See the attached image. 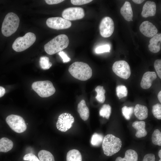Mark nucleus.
I'll return each instance as SVG.
<instances>
[{
    "label": "nucleus",
    "instance_id": "obj_1",
    "mask_svg": "<svg viewBox=\"0 0 161 161\" xmlns=\"http://www.w3.org/2000/svg\"><path fill=\"white\" fill-rule=\"evenodd\" d=\"M69 71L75 78L82 81H85L90 78L92 75L91 68L86 63L76 61L70 66Z\"/></svg>",
    "mask_w": 161,
    "mask_h": 161
},
{
    "label": "nucleus",
    "instance_id": "obj_2",
    "mask_svg": "<svg viewBox=\"0 0 161 161\" xmlns=\"http://www.w3.org/2000/svg\"><path fill=\"white\" fill-rule=\"evenodd\" d=\"M69 42L68 38L66 35L60 34L46 44L44 46V49L48 54L53 55L67 47Z\"/></svg>",
    "mask_w": 161,
    "mask_h": 161
},
{
    "label": "nucleus",
    "instance_id": "obj_3",
    "mask_svg": "<svg viewBox=\"0 0 161 161\" xmlns=\"http://www.w3.org/2000/svg\"><path fill=\"white\" fill-rule=\"evenodd\" d=\"M122 145V141L119 138L109 134L103 138L102 147L104 154L110 156L118 152L120 149Z\"/></svg>",
    "mask_w": 161,
    "mask_h": 161
},
{
    "label": "nucleus",
    "instance_id": "obj_4",
    "mask_svg": "<svg viewBox=\"0 0 161 161\" xmlns=\"http://www.w3.org/2000/svg\"><path fill=\"white\" fill-rule=\"evenodd\" d=\"M19 23V18L16 14L13 12L8 13L2 24V33L7 37L10 36L16 31Z\"/></svg>",
    "mask_w": 161,
    "mask_h": 161
},
{
    "label": "nucleus",
    "instance_id": "obj_5",
    "mask_svg": "<svg viewBox=\"0 0 161 161\" xmlns=\"http://www.w3.org/2000/svg\"><path fill=\"white\" fill-rule=\"evenodd\" d=\"M36 40V37L34 33L28 32L23 36L17 38L13 43L12 47L16 52H21L30 47Z\"/></svg>",
    "mask_w": 161,
    "mask_h": 161
},
{
    "label": "nucleus",
    "instance_id": "obj_6",
    "mask_svg": "<svg viewBox=\"0 0 161 161\" xmlns=\"http://www.w3.org/2000/svg\"><path fill=\"white\" fill-rule=\"evenodd\" d=\"M32 88L42 97H49L55 92V89L52 82L47 80L34 82L32 84Z\"/></svg>",
    "mask_w": 161,
    "mask_h": 161
},
{
    "label": "nucleus",
    "instance_id": "obj_7",
    "mask_svg": "<svg viewBox=\"0 0 161 161\" xmlns=\"http://www.w3.org/2000/svg\"><path fill=\"white\" fill-rule=\"evenodd\" d=\"M7 123L14 131L21 133L25 131L27 126L24 119L17 115L11 114L6 119Z\"/></svg>",
    "mask_w": 161,
    "mask_h": 161
},
{
    "label": "nucleus",
    "instance_id": "obj_8",
    "mask_svg": "<svg viewBox=\"0 0 161 161\" xmlns=\"http://www.w3.org/2000/svg\"><path fill=\"white\" fill-rule=\"evenodd\" d=\"M112 69L117 76L125 79L128 78L131 75L129 65L125 61L120 60L115 62L113 65Z\"/></svg>",
    "mask_w": 161,
    "mask_h": 161
},
{
    "label": "nucleus",
    "instance_id": "obj_9",
    "mask_svg": "<svg viewBox=\"0 0 161 161\" xmlns=\"http://www.w3.org/2000/svg\"><path fill=\"white\" fill-rule=\"evenodd\" d=\"M74 121V118L71 114L63 113L58 117L56 124V127L61 131H66L72 127Z\"/></svg>",
    "mask_w": 161,
    "mask_h": 161
},
{
    "label": "nucleus",
    "instance_id": "obj_10",
    "mask_svg": "<svg viewBox=\"0 0 161 161\" xmlns=\"http://www.w3.org/2000/svg\"><path fill=\"white\" fill-rule=\"evenodd\" d=\"M46 24L49 28L57 30H63L70 27L71 22L63 18L60 17H51L46 21Z\"/></svg>",
    "mask_w": 161,
    "mask_h": 161
},
{
    "label": "nucleus",
    "instance_id": "obj_11",
    "mask_svg": "<svg viewBox=\"0 0 161 161\" xmlns=\"http://www.w3.org/2000/svg\"><path fill=\"white\" fill-rule=\"evenodd\" d=\"M114 27V24L112 19L109 17H105L102 20L100 23V33L103 37H109L113 34Z\"/></svg>",
    "mask_w": 161,
    "mask_h": 161
},
{
    "label": "nucleus",
    "instance_id": "obj_12",
    "mask_svg": "<svg viewBox=\"0 0 161 161\" xmlns=\"http://www.w3.org/2000/svg\"><path fill=\"white\" fill-rule=\"evenodd\" d=\"M85 16L84 10L80 7H72L65 9L62 12L63 18L69 21L82 19Z\"/></svg>",
    "mask_w": 161,
    "mask_h": 161
},
{
    "label": "nucleus",
    "instance_id": "obj_13",
    "mask_svg": "<svg viewBox=\"0 0 161 161\" xmlns=\"http://www.w3.org/2000/svg\"><path fill=\"white\" fill-rule=\"evenodd\" d=\"M140 30L144 35L149 38H152L158 32L155 26L148 21H145L141 24L140 26Z\"/></svg>",
    "mask_w": 161,
    "mask_h": 161
},
{
    "label": "nucleus",
    "instance_id": "obj_14",
    "mask_svg": "<svg viewBox=\"0 0 161 161\" xmlns=\"http://www.w3.org/2000/svg\"><path fill=\"white\" fill-rule=\"evenodd\" d=\"M157 77L156 73L154 72L148 71L143 75L140 83L141 87L143 89H147L150 88L153 81Z\"/></svg>",
    "mask_w": 161,
    "mask_h": 161
},
{
    "label": "nucleus",
    "instance_id": "obj_15",
    "mask_svg": "<svg viewBox=\"0 0 161 161\" xmlns=\"http://www.w3.org/2000/svg\"><path fill=\"white\" fill-rule=\"evenodd\" d=\"M156 5L154 2L147 1L143 6L142 16L144 18L154 16L156 13Z\"/></svg>",
    "mask_w": 161,
    "mask_h": 161
},
{
    "label": "nucleus",
    "instance_id": "obj_16",
    "mask_svg": "<svg viewBox=\"0 0 161 161\" xmlns=\"http://www.w3.org/2000/svg\"><path fill=\"white\" fill-rule=\"evenodd\" d=\"M148 45L149 50L152 52L156 53L161 49V34L157 33L150 39Z\"/></svg>",
    "mask_w": 161,
    "mask_h": 161
},
{
    "label": "nucleus",
    "instance_id": "obj_17",
    "mask_svg": "<svg viewBox=\"0 0 161 161\" xmlns=\"http://www.w3.org/2000/svg\"><path fill=\"white\" fill-rule=\"evenodd\" d=\"M132 126L137 131L135 134L136 137L140 138L145 136L147 132L145 129V122L143 121H135L133 123Z\"/></svg>",
    "mask_w": 161,
    "mask_h": 161
},
{
    "label": "nucleus",
    "instance_id": "obj_18",
    "mask_svg": "<svg viewBox=\"0 0 161 161\" xmlns=\"http://www.w3.org/2000/svg\"><path fill=\"white\" fill-rule=\"evenodd\" d=\"M121 14L127 21H133V13L130 3L126 1L121 7L120 10Z\"/></svg>",
    "mask_w": 161,
    "mask_h": 161
},
{
    "label": "nucleus",
    "instance_id": "obj_19",
    "mask_svg": "<svg viewBox=\"0 0 161 161\" xmlns=\"http://www.w3.org/2000/svg\"><path fill=\"white\" fill-rule=\"evenodd\" d=\"M134 112L136 117L140 120L145 119L148 116V109L147 107L140 104L136 105Z\"/></svg>",
    "mask_w": 161,
    "mask_h": 161
},
{
    "label": "nucleus",
    "instance_id": "obj_20",
    "mask_svg": "<svg viewBox=\"0 0 161 161\" xmlns=\"http://www.w3.org/2000/svg\"><path fill=\"white\" fill-rule=\"evenodd\" d=\"M77 109L81 118L84 121L87 120L89 115V111L84 100H82L79 103Z\"/></svg>",
    "mask_w": 161,
    "mask_h": 161
},
{
    "label": "nucleus",
    "instance_id": "obj_21",
    "mask_svg": "<svg viewBox=\"0 0 161 161\" xmlns=\"http://www.w3.org/2000/svg\"><path fill=\"white\" fill-rule=\"evenodd\" d=\"M138 154L137 152L132 149H129L125 152V157L122 158L117 157L115 161H137Z\"/></svg>",
    "mask_w": 161,
    "mask_h": 161
},
{
    "label": "nucleus",
    "instance_id": "obj_22",
    "mask_svg": "<svg viewBox=\"0 0 161 161\" xmlns=\"http://www.w3.org/2000/svg\"><path fill=\"white\" fill-rule=\"evenodd\" d=\"M12 141L6 137H2L0 139V152H7L13 148Z\"/></svg>",
    "mask_w": 161,
    "mask_h": 161
},
{
    "label": "nucleus",
    "instance_id": "obj_23",
    "mask_svg": "<svg viewBox=\"0 0 161 161\" xmlns=\"http://www.w3.org/2000/svg\"><path fill=\"white\" fill-rule=\"evenodd\" d=\"M66 161H82V157L80 152L76 149H72L67 153Z\"/></svg>",
    "mask_w": 161,
    "mask_h": 161
},
{
    "label": "nucleus",
    "instance_id": "obj_24",
    "mask_svg": "<svg viewBox=\"0 0 161 161\" xmlns=\"http://www.w3.org/2000/svg\"><path fill=\"white\" fill-rule=\"evenodd\" d=\"M40 161H55L54 157L51 152L45 150H41L38 153Z\"/></svg>",
    "mask_w": 161,
    "mask_h": 161
},
{
    "label": "nucleus",
    "instance_id": "obj_25",
    "mask_svg": "<svg viewBox=\"0 0 161 161\" xmlns=\"http://www.w3.org/2000/svg\"><path fill=\"white\" fill-rule=\"evenodd\" d=\"M95 91L97 93L95 97L97 100L101 103H103L105 100V94L106 92L103 87L100 86H97L95 89Z\"/></svg>",
    "mask_w": 161,
    "mask_h": 161
},
{
    "label": "nucleus",
    "instance_id": "obj_26",
    "mask_svg": "<svg viewBox=\"0 0 161 161\" xmlns=\"http://www.w3.org/2000/svg\"><path fill=\"white\" fill-rule=\"evenodd\" d=\"M111 112V107L109 104H104L100 109L99 114L103 117L109 119Z\"/></svg>",
    "mask_w": 161,
    "mask_h": 161
},
{
    "label": "nucleus",
    "instance_id": "obj_27",
    "mask_svg": "<svg viewBox=\"0 0 161 161\" xmlns=\"http://www.w3.org/2000/svg\"><path fill=\"white\" fill-rule=\"evenodd\" d=\"M103 136L102 135L95 133L92 137L91 143L94 146H98L103 142Z\"/></svg>",
    "mask_w": 161,
    "mask_h": 161
},
{
    "label": "nucleus",
    "instance_id": "obj_28",
    "mask_svg": "<svg viewBox=\"0 0 161 161\" xmlns=\"http://www.w3.org/2000/svg\"><path fill=\"white\" fill-rule=\"evenodd\" d=\"M39 64L41 68L44 70L49 69L52 66V63L49 61V58L45 56L40 57Z\"/></svg>",
    "mask_w": 161,
    "mask_h": 161
},
{
    "label": "nucleus",
    "instance_id": "obj_29",
    "mask_svg": "<svg viewBox=\"0 0 161 161\" xmlns=\"http://www.w3.org/2000/svg\"><path fill=\"white\" fill-rule=\"evenodd\" d=\"M152 143L155 145H161V132L158 129H155L152 136Z\"/></svg>",
    "mask_w": 161,
    "mask_h": 161
},
{
    "label": "nucleus",
    "instance_id": "obj_30",
    "mask_svg": "<svg viewBox=\"0 0 161 161\" xmlns=\"http://www.w3.org/2000/svg\"><path fill=\"white\" fill-rule=\"evenodd\" d=\"M117 95L119 99L126 97L127 95L128 91L126 87L123 85L117 86L116 89Z\"/></svg>",
    "mask_w": 161,
    "mask_h": 161
},
{
    "label": "nucleus",
    "instance_id": "obj_31",
    "mask_svg": "<svg viewBox=\"0 0 161 161\" xmlns=\"http://www.w3.org/2000/svg\"><path fill=\"white\" fill-rule=\"evenodd\" d=\"M122 112L126 119L129 120L134 112V108L133 107H128L125 106L122 108Z\"/></svg>",
    "mask_w": 161,
    "mask_h": 161
},
{
    "label": "nucleus",
    "instance_id": "obj_32",
    "mask_svg": "<svg viewBox=\"0 0 161 161\" xmlns=\"http://www.w3.org/2000/svg\"><path fill=\"white\" fill-rule=\"evenodd\" d=\"M152 112L154 117L159 120L161 119V105L157 103L152 106Z\"/></svg>",
    "mask_w": 161,
    "mask_h": 161
},
{
    "label": "nucleus",
    "instance_id": "obj_33",
    "mask_svg": "<svg viewBox=\"0 0 161 161\" xmlns=\"http://www.w3.org/2000/svg\"><path fill=\"white\" fill-rule=\"evenodd\" d=\"M110 47L109 45L106 44L99 46L95 49L96 53L99 54L104 52H110Z\"/></svg>",
    "mask_w": 161,
    "mask_h": 161
},
{
    "label": "nucleus",
    "instance_id": "obj_34",
    "mask_svg": "<svg viewBox=\"0 0 161 161\" xmlns=\"http://www.w3.org/2000/svg\"><path fill=\"white\" fill-rule=\"evenodd\" d=\"M154 67L158 77L161 78V60H156L154 63Z\"/></svg>",
    "mask_w": 161,
    "mask_h": 161
},
{
    "label": "nucleus",
    "instance_id": "obj_35",
    "mask_svg": "<svg viewBox=\"0 0 161 161\" xmlns=\"http://www.w3.org/2000/svg\"><path fill=\"white\" fill-rule=\"evenodd\" d=\"M23 160L28 161H40L34 154L31 153L25 155L23 157Z\"/></svg>",
    "mask_w": 161,
    "mask_h": 161
},
{
    "label": "nucleus",
    "instance_id": "obj_36",
    "mask_svg": "<svg viewBox=\"0 0 161 161\" xmlns=\"http://www.w3.org/2000/svg\"><path fill=\"white\" fill-rule=\"evenodd\" d=\"M92 1V0H71V2L73 5H80L89 3Z\"/></svg>",
    "mask_w": 161,
    "mask_h": 161
},
{
    "label": "nucleus",
    "instance_id": "obj_37",
    "mask_svg": "<svg viewBox=\"0 0 161 161\" xmlns=\"http://www.w3.org/2000/svg\"><path fill=\"white\" fill-rule=\"evenodd\" d=\"M59 55L62 58L63 62L64 63L69 62L71 59L68 57L67 54L64 51H60L58 53Z\"/></svg>",
    "mask_w": 161,
    "mask_h": 161
},
{
    "label": "nucleus",
    "instance_id": "obj_38",
    "mask_svg": "<svg viewBox=\"0 0 161 161\" xmlns=\"http://www.w3.org/2000/svg\"><path fill=\"white\" fill-rule=\"evenodd\" d=\"M155 155L152 154H148L145 155L142 161H155Z\"/></svg>",
    "mask_w": 161,
    "mask_h": 161
},
{
    "label": "nucleus",
    "instance_id": "obj_39",
    "mask_svg": "<svg viewBox=\"0 0 161 161\" xmlns=\"http://www.w3.org/2000/svg\"><path fill=\"white\" fill-rule=\"evenodd\" d=\"M64 1V0H46L45 1L48 4H58Z\"/></svg>",
    "mask_w": 161,
    "mask_h": 161
},
{
    "label": "nucleus",
    "instance_id": "obj_40",
    "mask_svg": "<svg viewBox=\"0 0 161 161\" xmlns=\"http://www.w3.org/2000/svg\"><path fill=\"white\" fill-rule=\"evenodd\" d=\"M5 90L3 87L0 86V97L3 96L5 94Z\"/></svg>",
    "mask_w": 161,
    "mask_h": 161
},
{
    "label": "nucleus",
    "instance_id": "obj_41",
    "mask_svg": "<svg viewBox=\"0 0 161 161\" xmlns=\"http://www.w3.org/2000/svg\"><path fill=\"white\" fill-rule=\"evenodd\" d=\"M144 0H133L132 1L137 4H140L142 3Z\"/></svg>",
    "mask_w": 161,
    "mask_h": 161
},
{
    "label": "nucleus",
    "instance_id": "obj_42",
    "mask_svg": "<svg viewBox=\"0 0 161 161\" xmlns=\"http://www.w3.org/2000/svg\"><path fill=\"white\" fill-rule=\"evenodd\" d=\"M157 97L159 101L161 103V91H160V92L158 93V94L157 95Z\"/></svg>",
    "mask_w": 161,
    "mask_h": 161
},
{
    "label": "nucleus",
    "instance_id": "obj_43",
    "mask_svg": "<svg viewBox=\"0 0 161 161\" xmlns=\"http://www.w3.org/2000/svg\"><path fill=\"white\" fill-rule=\"evenodd\" d=\"M158 156L160 158V159L161 158V150H160L158 152Z\"/></svg>",
    "mask_w": 161,
    "mask_h": 161
},
{
    "label": "nucleus",
    "instance_id": "obj_44",
    "mask_svg": "<svg viewBox=\"0 0 161 161\" xmlns=\"http://www.w3.org/2000/svg\"><path fill=\"white\" fill-rule=\"evenodd\" d=\"M158 161H161V159H160Z\"/></svg>",
    "mask_w": 161,
    "mask_h": 161
}]
</instances>
